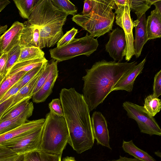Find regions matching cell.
Listing matches in <instances>:
<instances>
[{
  "instance_id": "cell-1",
  "label": "cell",
  "mask_w": 161,
  "mask_h": 161,
  "mask_svg": "<svg viewBox=\"0 0 161 161\" xmlns=\"http://www.w3.org/2000/svg\"><path fill=\"white\" fill-rule=\"evenodd\" d=\"M59 99L69 132L68 143L78 153L91 149L94 143L90 111L82 94L75 88H62Z\"/></svg>"
},
{
  "instance_id": "cell-2",
  "label": "cell",
  "mask_w": 161,
  "mask_h": 161,
  "mask_svg": "<svg viewBox=\"0 0 161 161\" xmlns=\"http://www.w3.org/2000/svg\"><path fill=\"white\" fill-rule=\"evenodd\" d=\"M137 64L136 61L123 63L103 59L86 69L82 78V94L90 111L102 103L120 79Z\"/></svg>"
},
{
  "instance_id": "cell-3",
  "label": "cell",
  "mask_w": 161,
  "mask_h": 161,
  "mask_svg": "<svg viewBox=\"0 0 161 161\" xmlns=\"http://www.w3.org/2000/svg\"><path fill=\"white\" fill-rule=\"evenodd\" d=\"M68 15L54 7L51 0H38L26 21L39 29L40 49L53 46L62 38Z\"/></svg>"
},
{
  "instance_id": "cell-4",
  "label": "cell",
  "mask_w": 161,
  "mask_h": 161,
  "mask_svg": "<svg viewBox=\"0 0 161 161\" xmlns=\"http://www.w3.org/2000/svg\"><path fill=\"white\" fill-rule=\"evenodd\" d=\"M93 7L87 15L76 14L73 21L89 32L93 37L103 35L112 29L116 8L114 0H93Z\"/></svg>"
},
{
  "instance_id": "cell-5",
  "label": "cell",
  "mask_w": 161,
  "mask_h": 161,
  "mask_svg": "<svg viewBox=\"0 0 161 161\" xmlns=\"http://www.w3.org/2000/svg\"><path fill=\"white\" fill-rule=\"evenodd\" d=\"M69 138L68 129L64 117L50 112L47 113L43 125L39 150L62 155Z\"/></svg>"
},
{
  "instance_id": "cell-6",
  "label": "cell",
  "mask_w": 161,
  "mask_h": 161,
  "mask_svg": "<svg viewBox=\"0 0 161 161\" xmlns=\"http://www.w3.org/2000/svg\"><path fill=\"white\" fill-rule=\"evenodd\" d=\"M98 45L97 39L87 33L84 37L74 38L66 45L51 49L49 52L52 59L60 62L81 55L89 56L96 50Z\"/></svg>"
},
{
  "instance_id": "cell-7",
  "label": "cell",
  "mask_w": 161,
  "mask_h": 161,
  "mask_svg": "<svg viewBox=\"0 0 161 161\" xmlns=\"http://www.w3.org/2000/svg\"><path fill=\"white\" fill-rule=\"evenodd\" d=\"M129 118L135 120L140 132L150 136L161 135V129L154 118L148 112L144 106L129 101L122 105Z\"/></svg>"
},
{
  "instance_id": "cell-8",
  "label": "cell",
  "mask_w": 161,
  "mask_h": 161,
  "mask_svg": "<svg viewBox=\"0 0 161 161\" xmlns=\"http://www.w3.org/2000/svg\"><path fill=\"white\" fill-rule=\"evenodd\" d=\"M43 128V126L6 141L0 144V146L8 148L19 155L39 150Z\"/></svg>"
},
{
  "instance_id": "cell-9",
  "label": "cell",
  "mask_w": 161,
  "mask_h": 161,
  "mask_svg": "<svg viewBox=\"0 0 161 161\" xmlns=\"http://www.w3.org/2000/svg\"><path fill=\"white\" fill-rule=\"evenodd\" d=\"M116 23L122 28L125 34L126 47L125 52V59L129 61L134 55V39L133 34V20L130 15V11L128 5L116 8Z\"/></svg>"
},
{
  "instance_id": "cell-10",
  "label": "cell",
  "mask_w": 161,
  "mask_h": 161,
  "mask_svg": "<svg viewBox=\"0 0 161 161\" xmlns=\"http://www.w3.org/2000/svg\"><path fill=\"white\" fill-rule=\"evenodd\" d=\"M126 41L122 29L117 28L109 34V40L105 45V50L115 61L121 62L125 56Z\"/></svg>"
},
{
  "instance_id": "cell-11",
  "label": "cell",
  "mask_w": 161,
  "mask_h": 161,
  "mask_svg": "<svg viewBox=\"0 0 161 161\" xmlns=\"http://www.w3.org/2000/svg\"><path fill=\"white\" fill-rule=\"evenodd\" d=\"M93 135L97 144L111 149L106 120L102 113L94 111L91 118Z\"/></svg>"
},
{
  "instance_id": "cell-12",
  "label": "cell",
  "mask_w": 161,
  "mask_h": 161,
  "mask_svg": "<svg viewBox=\"0 0 161 161\" xmlns=\"http://www.w3.org/2000/svg\"><path fill=\"white\" fill-rule=\"evenodd\" d=\"M24 24L18 21L14 22L10 27L0 37V50L8 53L15 46L19 45Z\"/></svg>"
},
{
  "instance_id": "cell-13",
  "label": "cell",
  "mask_w": 161,
  "mask_h": 161,
  "mask_svg": "<svg viewBox=\"0 0 161 161\" xmlns=\"http://www.w3.org/2000/svg\"><path fill=\"white\" fill-rule=\"evenodd\" d=\"M51 68L47 80L41 88L32 97L33 102L39 103L44 102L52 92L54 83L58 76V62L50 60Z\"/></svg>"
},
{
  "instance_id": "cell-14",
  "label": "cell",
  "mask_w": 161,
  "mask_h": 161,
  "mask_svg": "<svg viewBox=\"0 0 161 161\" xmlns=\"http://www.w3.org/2000/svg\"><path fill=\"white\" fill-rule=\"evenodd\" d=\"M146 58L123 75L112 88L111 92L125 90L129 92H131L136 78L142 72L146 61Z\"/></svg>"
},
{
  "instance_id": "cell-15",
  "label": "cell",
  "mask_w": 161,
  "mask_h": 161,
  "mask_svg": "<svg viewBox=\"0 0 161 161\" xmlns=\"http://www.w3.org/2000/svg\"><path fill=\"white\" fill-rule=\"evenodd\" d=\"M146 21L145 14L133 21V27L135 28L136 30L134 47V55L136 58L140 56L144 45L148 41L146 30Z\"/></svg>"
},
{
  "instance_id": "cell-16",
  "label": "cell",
  "mask_w": 161,
  "mask_h": 161,
  "mask_svg": "<svg viewBox=\"0 0 161 161\" xmlns=\"http://www.w3.org/2000/svg\"><path fill=\"white\" fill-rule=\"evenodd\" d=\"M45 121V119L44 118L31 121L27 120L13 130L0 135V144L6 141L42 126Z\"/></svg>"
},
{
  "instance_id": "cell-17",
  "label": "cell",
  "mask_w": 161,
  "mask_h": 161,
  "mask_svg": "<svg viewBox=\"0 0 161 161\" xmlns=\"http://www.w3.org/2000/svg\"><path fill=\"white\" fill-rule=\"evenodd\" d=\"M23 24L19 44L20 47L34 46L39 47L40 35L39 28L26 21Z\"/></svg>"
},
{
  "instance_id": "cell-18",
  "label": "cell",
  "mask_w": 161,
  "mask_h": 161,
  "mask_svg": "<svg viewBox=\"0 0 161 161\" xmlns=\"http://www.w3.org/2000/svg\"><path fill=\"white\" fill-rule=\"evenodd\" d=\"M147 41L161 37V12L155 8L151 11L146 21Z\"/></svg>"
},
{
  "instance_id": "cell-19",
  "label": "cell",
  "mask_w": 161,
  "mask_h": 161,
  "mask_svg": "<svg viewBox=\"0 0 161 161\" xmlns=\"http://www.w3.org/2000/svg\"><path fill=\"white\" fill-rule=\"evenodd\" d=\"M34 108L30 109L14 118L0 120V135L13 130L26 122L27 119L32 115Z\"/></svg>"
},
{
  "instance_id": "cell-20",
  "label": "cell",
  "mask_w": 161,
  "mask_h": 161,
  "mask_svg": "<svg viewBox=\"0 0 161 161\" xmlns=\"http://www.w3.org/2000/svg\"><path fill=\"white\" fill-rule=\"evenodd\" d=\"M42 71L21 88L14 96L13 101L7 111L17 105L22 101L32 98L33 92Z\"/></svg>"
},
{
  "instance_id": "cell-21",
  "label": "cell",
  "mask_w": 161,
  "mask_h": 161,
  "mask_svg": "<svg viewBox=\"0 0 161 161\" xmlns=\"http://www.w3.org/2000/svg\"><path fill=\"white\" fill-rule=\"evenodd\" d=\"M122 148L124 151L142 161H156L147 153L137 147L131 140L126 142L123 140Z\"/></svg>"
},
{
  "instance_id": "cell-22",
  "label": "cell",
  "mask_w": 161,
  "mask_h": 161,
  "mask_svg": "<svg viewBox=\"0 0 161 161\" xmlns=\"http://www.w3.org/2000/svg\"><path fill=\"white\" fill-rule=\"evenodd\" d=\"M48 61L45 58L17 63L12 66L6 75H10L20 71L27 72Z\"/></svg>"
},
{
  "instance_id": "cell-23",
  "label": "cell",
  "mask_w": 161,
  "mask_h": 161,
  "mask_svg": "<svg viewBox=\"0 0 161 161\" xmlns=\"http://www.w3.org/2000/svg\"><path fill=\"white\" fill-rule=\"evenodd\" d=\"M30 99L29 98L22 101L17 105L7 110L3 115L0 120L14 118L29 109L34 108L33 103L30 101Z\"/></svg>"
},
{
  "instance_id": "cell-24",
  "label": "cell",
  "mask_w": 161,
  "mask_h": 161,
  "mask_svg": "<svg viewBox=\"0 0 161 161\" xmlns=\"http://www.w3.org/2000/svg\"><path fill=\"white\" fill-rule=\"evenodd\" d=\"M44 52L36 47H21L20 55L17 63L45 58Z\"/></svg>"
},
{
  "instance_id": "cell-25",
  "label": "cell",
  "mask_w": 161,
  "mask_h": 161,
  "mask_svg": "<svg viewBox=\"0 0 161 161\" xmlns=\"http://www.w3.org/2000/svg\"><path fill=\"white\" fill-rule=\"evenodd\" d=\"M153 0H128V6L130 11H132L139 18L148 10L153 5Z\"/></svg>"
},
{
  "instance_id": "cell-26",
  "label": "cell",
  "mask_w": 161,
  "mask_h": 161,
  "mask_svg": "<svg viewBox=\"0 0 161 161\" xmlns=\"http://www.w3.org/2000/svg\"><path fill=\"white\" fill-rule=\"evenodd\" d=\"M39 0H14L20 16L28 19L34 7Z\"/></svg>"
},
{
  "instance_id": "cell-27",
  "label": "cell",
  "mask_w": 161,
  "mask_h": 161,
  "mask_svg": "<svg viewBox=\"0 0 161 161\" xmlns=\"http://www.w3.org/2000/svg\"><path fill=\"white\" fill-rule=\"evenodd\" d=\"M20 71L7 75L0 85V98L26 73Z\"/></svg>"
},
{
  "instance_id": "cell-28",
  "label": "cell",
  "mask_w": 161,
  "mask_h": 161,
  "mask_svg": "<svg viewBox=\"0 0 161 161\" xmlns=\"http://www.w3.org/2000/svg\"><path fill=\"white\" fill-rule=\"evenodd\" d=\"M144 107L151 115L153 117L161 110V100L153 94H150L145 98Z\"/></svg>"
},
{
  "instance_id": "cell-29",
  "label": "cell",
  "mask_w": 161,
  "mask_h": 161,
  "mask_svg": "<svg viewBox=\"0 0 161 161\" xmlns=\"http://www.w3.org/2000/svg\"><path fill=\"white\" fill-rule=\"evenodd\" d=\"M53 5L59 10L62 11L68 15L73 16L77 12L76 7L70 1L68 0H51Z\"/></svg>"
},
{
  "instance_id": "cell-30",
  "label": "cell",
  "mask_w": 161,
  "mask_h": 161,
  "mask_svg": "<svg viewBox=\"0 0 161 161\" xmlns=\"http://www.w3.org/2000/svg\"><path fill=\"white\" fill-rule=\"evenodd\" d=\"M20 50L21 47L19 45H17L7 53V60L5 71L6 75L12 66L17 63L20 55Z\"/></svg>"
},
{
  "instance_id": "cell-31",
  "label": "cell",
  "mask_w": 161,
  "mask_h": 161,
  "mask_svg": "<svg viewBox=\"0 0 161 161\" xmlns=\"http://www.w3.org/2000/svg\"><path fill=\"white\" fill-rule=\"evenodd\" d=\"M46 63L27 72L17 82L18 85L20 88L23 87L31 80L37 74L41 72L44 68Z\"/></svg>"
},
{
  "instance_id": "cell-32",
  "label": "cell",
  "mask_w": 161,
  "mask_h": 161,
  "mask_svg": "<svg viewBox=\"0 0 161 161\" xmlns=\"http://www.w3.org/2000/svg\"><path fill=\"white\" fill-rule=\"evenodd\" d=\"M51 62L46 63L45 67L40 74L39 79L32 93V96L37 92L42 87L46 81L50 71Z\"/></svg>"
},
{
  "instance_id": "cell-33",
  "label": "cell",
  "mask_w": 161,
  "mask_h": 161,
  "mask_svg": "<svg viewBox=\"0 0 161 161\" xmlns=\"http://www.w3.org/2000/svg\"><path fill=\"white\" fill-rule=\"evenodd\" d=\"M78 32V30L73 27L67 31L57 42V47L59 48L68 44L73 40Z\"/></svg>"
},
{
  "instance_id": "cell-34",
  "label": "cell",
  "mask_w": 161,
  "mask_h": 161,
  "mask_svg": "<svg viewBox=\"0 0 161 161\" xmlns=\"http://www.w3.org/2000/svg\"><path fill=\"white\" fill-rule=\"evenodd\" d=\"M49 108L50 113L59 116L64 117L59 98L53 99L49 104Z\"/></svg>"
},
{
  "instance_id": "cell-35",
  "label": "cell",
  "mask_w": 161,
  "mask_h": 161,
  "mask_svg": "<svg viewBox=\"0 0 161 161\" xmlns=\"http://www.w3.org/2000/svg\"><path fill=\"white\" fill-rule=\"evenodd\" d=\"M153 94L158 97L161 94V70L155 75L153 86Z\"/></svg>"
},
{
  "instance_id": "cell-36",
  "label": "cell",
  "mask_w": 161,
  "mask_h": 161,
  "mask_svg": "<svg viewBox=\"0 0 161 161\" xmlns=\"http://www.w3.org/2000/svg\"><path fill=\"white\" fill-rule=\"evenodd\" d=\"M17 82L0 98V104L18 93L21 88L18 85Z\"/></svg>"
},
{
  "instance_id": "cell-37",
  "label": "cell",
  "mask_w": 161,
  "mask_h": 161,
  "mask_svg": "<svg viewBox=\"0 0 161 161\" xmlns=\"http://www.w3.org/2000/svg\"><path fill=\"white\" fill-rule=\"evenodd\" d=\"M39 150L41 161H61V154H50Z\"/></svg>"
},
{
  "instance_id": "cell-38",
  "label": "cell",
  "mask_w": 161,
  "mask_h": 161,
  "mask_svg": "<svg viewBox=\"0 0 161 161\" xmlns=\"http://www.w3.org/2000/svg\"><path fill=\"white\" fill-rule=\"evenodd\" d=\"M24 161H41L39 150H35L24 154Z\"/></svg>"
},
{
  "instance_id": "cell-39",
  "label": "cell",
  "mask_w": 161,
  "mask_h": 161,
  "mask_svg": "<svg viewBox=\"0 0 161 161\" xmlns=\"http://www.w3.org/2000/svg\"><path fill=\"white\" fill-rule=\"evenodd\" d=\"M14 96L11 97L8 99L0 104V120L4 114L11 105Z\"/></svg>"
},
{
  "instance_id": "cell-40",
  "label": "cell",
  "mask_w": 161,
  "mask_h": 161,
  "mask_svg": "<svg viewBox=\"0 0 161 161\" xmlns=\"http://www.w3.org/2000/svg\"><path fill=\"white\" fill-rule=\"evenodd\" d=\"M84 7L82 14L87 15L90 14L93 7V0H86L84 1Z\"/></svg>"
},
{
  "instance_id": "cell-41",
  "label": "cell",
  "mask_w": 161,
  "mask_h": 161,
  "mask_svg": "<svg viewBox=\"0 0 161 161\" xmlns=\"http://www.w3.org/2000/svg\"><path fill=\"white\" fill-rule=\"evenodd\" d=\"M8 57L7 53H3L0 57V75H5Z\"/></svg>"
},
{
  "instance_id": "cell-42",
  "label": "cell",
  "mask_w": 161,
  "mask_h": 161,
  "mask_svg": "<svg viewBox=\"0 0 161 161\" xmlns=\"http://www.w3.org/2000/svg\"><path fill=\"white\" fill-rule=\"evenodd\" d=\"M20 155L15 154L0 157V161H16Z\"/></svg>"
},
{
  "instance_id": "cell-43",
  "label": "cell",
  "mask_w": 161,
  "mask_h": 161,
  "mask_svg": "<svg viewBox=\"0 0 161 161\" xmlns=\"http://www.w3.org/2000/svg\"><path fill=\"white\" fill-rule=\"evenodd\" d=\"M16 154L8 148L0 146V157Z\"/></svg>"
},
{
  "instance_id": "cell-44",
  "label": "cell",
  "mask_w": 161,
  "mask_h": 161,
  "mask_svg": "<svg viewBox=\"0 0 161 161\" xmlns=\"http://www.w3.org/2000/svg\"><path fill=\"white\" fill-rule=\"evenodd\" d=\"M114 2L117 8L128 5V0H114Z\"/></svg>"
},
{
  "instance_id": "cell-45",
  "label": "cell",
  "mask_w": 161,
  "mask_h": 161,
  "mask_svg": "<svg viewBox=\"0 0 161 161\" xmlns=\"http://www.w3.org/2000/svg\"><path fill=\"white\" fill-rule=\"evenodd\" d=\"M107 161H142L138 159L134 158H128L125 157H123L120 156L119 158L116 160H108Z\"/></svg>"
},
{
  "instance_id": "cell-46",
  "label": "cell",
  "mask_w": 161,
  "mask_h": 161,
  "mask_svg": "<svg viewBox=\"0 0 161 161\" xmlns=\"http://www.w3.org/2000/svg\"><path fill=\"white\" fill-rule=\"evenodd\" d=\"M10 3L8 0H0V12Z\"/></svg>"
},
{
  "instance_id": "cell-47",
  "label": "cell",
  "mask_w": 161,
  "mask_h": 161,
  "mask_svg": "<svg viewBox=\"0 0 161 161\" xmlns=\"http://www.w3.org/2000/svg\"><path fill=\"white\" fill-rule=\"evenodd\" d=\"M153 4L155 6V8L161 12V0H154Z\"/></svg>"
},
{
  "instance_id": "cell-48",
  "label": "cell",
  "mask_w": 161,
  "mask_h": 161,
  "mask_svg": "<svg viewBox=\"0 0 161 161\" xmlns=\"http://www.w3.org/2000/svg\"><path fill=\"white\" fill-rule=\"evenodd\" d=\"M7 27V25L4 26L0 25V37L6 31Z\"/></svg>"
},
{
  "instance_id": "cell-49",
  "label": "cell",
  "mask_w": 161,
  "mask_h": 161,
  "mask_svg": "<svg viewBox=\"0 0 161 161\" xmlns=\"http://www.w3.org/2000/svg\"><path fill=\"white\" fill-rule=\"evenodd\" d=\"M62 161H76L75 158L72 157H66L63 159Z\"/></svg>"
},
{
  "instance_id": "cell-50",
  "label": "cell",
  "mask_w": 161,
  "mask_h": 161,
  "mask_svg": "<svg viewBox=\"0 0 161 161\" xmlns=\"http://www.w3.org/2000/svg\"><path fill=\"white\" fill-rule=\"evenodd\" d=\"M6 75H0V85L4 79Z\"/></svg>"
},
{
  "instance_id": "cell-51",
  "label": "cell",
  "mask_w": 161,
  "mask_h": 161,
  "mask_svg": "<svg viewBox=\"0 0 161 161\" xmlns=\"http://www.w3.org/2000/svg\"><path fill=\"white\" fill-rule=\"evenodd\" d=\"M16 161H24V154L20 155Z\"/></svg>"
},
{
  "instance_id": "cell-52",
  "label": "cell",
  "mask_w": 161,
  "mask_h": 161,
  "mask_svg": "<svg viewBox=\"0 0 161 161\" xmlns=\"http://www.w3.org/2000/svg\"><path fill=\"white\" fill-rule=\"evenodd\" d=\"M155 154L157 156L161 157V153L159 151L156 152H155Z\"/></svg>"
},
{
  "instance_id": "cell-53",
  "label": "cell",
  "mask_w": 161,
  "mask_h": 161,
  "mask_svg": "<svg viewBox=\"0 0 161 161\" xmlns=\"http://www.w3.org/2000/svg\"><path fill=\"white\" fill-rule=\"evenodd\" d=\"M3 54V53L1 52V51H0V57L1 56V55H2Z\"/></svg>"
}]
</instances>
